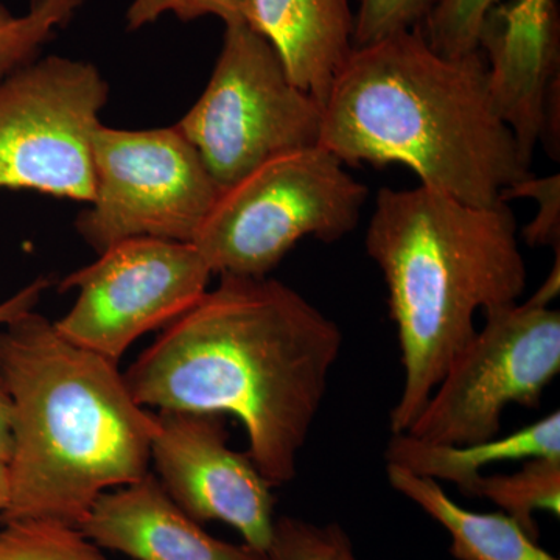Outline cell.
Returning a JSON list of instances; mask_svg holds the SVG:
<instances>
[{
	"label": "cell",
	"instance_id": "6da1fadb",
	"mask_svg": "<svg viewBox=\"0 0 560 560\" xmlns=\"http://www.w3.org/2000/svg\"><path fill=\"white\" fill-rule=\"evenodd\" d=\"M342 334L296 290L221 275L124 374L147 410L234 416L275 488L293 481Z\"/></svg>",
	"mask_w": 560,
	"mask_h": 560
},
{
	"label": "cell",
	"instance_id": "7a4b0ae2",
	"mask_svg": "<svg viewBox=\"0 0 560 560\" xmlns=\"http://www.w3.org/2000/svg\"><path fill=\"white\" fill-rule=\"evenodd\" d=\"M319 145L349 165H407L422 186L477 208L533 176L490 102L482 50L444 57L422 25L353 49L324 105Z\"/></svg>",
	"mask_w": 560,
	"mask_h": 560
},
{
	"label": "cell",
	"instance_id": "3957f363",
	"mask_svg": "<svg viewBox=\"0 0 560 560\" xmlns=\"http://www.w3.org/2000/svg\"><path fill=\"white\" fill-rule=\"evenodd\" d=\"M11 400L10 495L0 522L79 528L98 497L149 474L156 412L113 361L66 340L35 311L0 330Z\"/></svg>",
	"mask_w": 560,
	"mask_h": 560
},
{
	"label": "cell",
	"instance_id": "277c9868",
	"mask_svg": "<svg viewBox=\"0 0 560 560\" xmlns=\"http://www.w3.org/2000/svg\"><path fill=\"white\" fill-rule=\"evenodd\" d=\"M364 243L385 278L404 366L390 433H407L477 334L475 313L521 300L528 271L517 221L504 201L477 208L422 184L383 187Z\"/></svg>",
	"mask_w": 560,
	"mask_h": 560
},
{
	"label": "cell",
	"instance_id": "5b68a950",
	"mask_svg": "<svg viewBox=\"0 0 560 560\" xmlns=\"http://www.w3.org/2000/svg\"><path fill=\"white\" fill-rule=\"evenodd\" d=\"M368 197L323 145L291 151L221 191L194 245L212 275L267 278L302 238L335 242L355 230Z\"/></svg>",
	"mask_w": 560,
	"mask_h": 560
},
{
	"label": "cell",
	"instance_id": "8992f818",
	"mask_svg": "<svg viewBox=\"0 0 560 560\" xmlns=\"http://www.w3.org/2000/svg\"><path fill=\"white\" fill-rule=\"evenodd\" d=\"M221 191L261 164L319 145L323 108L246 21L231 22L201 97L176 124Z\"/></svg>",
	"mask_w": 560,
	"mask_h": 560
},
{
	"label": "cell",
	"instance_id": "52a82bcc",
	"mask_svg": "<svg viewBox=\"0 0 560 560\" xmlns=\"http://www.w3.org/2000/svg\"><path fill=\"white\" fill-rule=\"evenodd\" d=\"M108 97L97 66L58 55L0 81V191L33 190L90 205L92 142Z\"/></svg>",
	"mask_w": 560,
	"mask_h": 560
},
{
	"label": "cell",
	"instance_id": "ba28073f",
	"mask_svg": "<svg viewBox=\"0 0 560 560\" xmlns=\"http://www.w3.org/2000/svg\"><path fill=\"white\" fill-rule=\"evenodd\" d=\"M95 195L75 221L98 254L130 238L191 243L221 190L176 125L94 132Z\"/></svg>",
	"mask_w": 560,
	"mask_h": 560
},
{
	"label": "cell",
	"instance_id": "9c48e42d",
	"mask_svg": "<svg viewBox=\"0 0 560 560\" xmlns=\"http://www.w3.org/2000/svg\"><path fill=\"white\" fill-rule=\"evenodd\" d=\"M485 315V327L452 360L410 436L444 445L492 440L510 405L539 407L558 377L559 311L530 298Z\"/></svg>",
	"mask_w": 560,
	"mask_h": 560
},
{
	"label": "cell",
	"instance_id": "30bf717a",
	"mask_svg": "<svg viewBox=\"0 0 560 560\" xmlns=\"http://www.w3.org/2000/svg\"><path fill=\"white\" fill-rule=\"evenodd\" d=\"M70 272L60 291H79L55 320L60 335L113 363L149 331L171 326L208 291L209 265L191 243L130 238Z\"/></svg>",
	"mask_w": 560,
	"mask_h": 560
},
{
	"label": "cell",
	"instance_id": "8fae6325",
	"mask_svg": "<svg viewBox=\"0 0 560 560\" xmlns=\"http://www.w3.org/2000/svg\"><path fill=\"white\" fill-rule=\"evenodd\" d=\"M151 460L171 499L195 522H223L254 550L275 534V495L248 453L228 445L226 419L212 412H156Z\"/></svg>",
	"mask_w": 560,
	"mask_h": 560
},
{
	"label": "cell",
	"instance_id": "7c38bea8",
	"mask_svg": "<svg viewBox=\"0 0 560 560\" xmlns=\"http://www.w3.org/2000/svg\"><path fill=\"white\" fill-rule=\"evenodd\" d=\"M480 49L488 61L490 102L523 160L537 142L559 160V14L556 0H511L490 11Z\"/></svg>",
	"mask_w": 560,
	"mask_h": 560
},
{
	"label": "cell",
	"instance_id": "4fadbf2b",
	"mask_svg": "<svg viewBox=\"0 0 560 560\" xmlns=\"http://www.w3.org/2000/svg\"><path fill=\"white\" fill-rule=\"evenodd\" d=\"M97 547L136 560H268L248 545L210 536L149 474L103 493L79 526Z\"/></svg>",
	"mask_w": 560,
	"mask_h": 560
},
{
	"label": "cell",
	"instance_id": "5bb4252c",
	"mask_svg": "<svg viewBox=\"0 0 560 560\" xmlns=\"http://www.w3.org/2000/svg\"><path fill=\"white\" fill-rule=\"evenodd\" d=\"M246 22L275 47L290 80L324 108L355 49L350 0H249Z\"/></svg>",
	"mask_w": 560,
	"mask_h": 560
},
{
	"label": "cell",
	"instance_id": "9a60e30c",
	"mask_svg": "<svg viewBox=\"0 0 560 560\" xmlns=\"http://www.w3.org/2000/svg\"><path fill=\"white\" fill-rule=\"evenodd\" d=\"M560 458V412L515 431L510 436L475 442L467 445L431 444L410 434H393L386 459L401 469L458 486L464 495H470L482 470L504 460Z\"/></svg>",
	"mask_w": 560,
	"mask_h": 560
},
{
	"label": "cell",
	"instance_id": "2e32d148",
	"mask_svg": "<svg viewBox=\"0 0 560 560\" xmlns=\"http://www.w3.org/2000/svg\"><path fill=\"white\" fill-rule=\"evenodd\" d=\"M390 488L407 497L451 534L458 560H559L504 512L480 514L455 503L431 478L388 464Z\"/></svg>",
	"mask_w": 560,
	"mask_h": 560
},
{
	"label": "cell",
	"instance_id": "e0dca14e",
	"mask_svg": "<svg viewBox=\"0 0 560 560\" xmlns=\"http://www.w3.org/2000/svg\"><path fill=\"white\" fill-rule=\"evenodd\" d=\"M469 497L492 501L533 539L539 540L534 514L537 511L560 514V458L539 456L526 459L514 474L481 475Z\"/></svg>",
	"mask_w": 560,
	"mask_h": 560
},
{
	"label": "cell",
	"instance_id": "ac0fdd59",
	"mask_svg": "<svg viewBox=\"0 0 560 560\" xmlns=\"http://www.w3.org/2000/svg\"><path fill=\"white\" fill-rule=\"evenodd\" d=\"M86 0H31L13 14L0 0V81L38 60L44 44L73 20Z\"/></svg>",
	"mask_w": 560,
	"mask_h": 560
},
{
	"label": "cell",
	"instance_id": "d6986e66",
	"mask_svg": "<svg viewBox=\"0 0 560 560\" xmlns=\"http://www.w3.org/2000/svg\"><path fill=\"white\" fill-rule=\"evenodd\" d=\"M0 560H108L75 526L50 521L3 523Z\"/></svg>",
	"mask_w": 560,
	"mask_h": 560
},
{
	"label": "cell",
	"instance_id": "ffe728a7",
	"mask_svg": "<svg viewBox=\"0 0 560 560\" xmlns=\"http://www.w3.org/2000/svg\"><path fill=\"white\" fill-rule=\"evenodd\" d=\"M501 0H438L422 24L430 47L447 58L480 50L482 24Z\"/></svg>",
	"mask_w": 560,
	"mask_h": 560
},
{
	"label": "cell",
	"instance_id": "44dd1931",
	"mask_svg": "<svg viewBox=\"0 0 560 560\" xmlns=\"http://www.w3.org/2000/svg\"><path fill=\"white\" fill-rule=\"evenodd\" d=\"M268 560H359L346 530L337 523L276 518Z\"/></svg>",
	"mask_w": 560,
	"mask_h": 560
},
{
	"label": "cell",
	"instance_id": "7402d4cb",
	"mask_svg": "<svg viewBox=\"0 0 560 560\" xmlns=\"http://www.w3.org/2000/svg\"><path fill=\"white\" fill-rule=\"evenodd\" d=\"M438 0H359L353 14V47L370 46L425 22Z\"/></svg>",
	"mask_w": 560,
	"mask_h": 560
},
{
	"label": "cell",
	"instance_id": "603a6c76",
	"mask_svg": "<svg viewBox=\"0 0 560 560\" xmlns=\"http://www.w3.org/2000/svg\"><path fill=\"white\" fill-rule=\"evenodd\" d=\"M249 0H131L127 10V28L140 31L160 21L164 14H173L183 22L217 16L224 22L246 21Z\"/></svg>",
	"mask_w": 560,
	"mask_h": 560
},
{
	"label": "cell",
	"instance_id": "cb8c5ba5",
	"mask_svg": "<svg viewBox=\"0 0 560 560\" xmlns=\"http://www.w3.org/2000/svg\"><path fill=\"white\" fill-rule=\"evenodd\" d=\"M529 197L539 205L536 219L528 226L523 228V238L530 246H552L559 249L560 245V176L551 175L547 178H529L512 184L501 194V201L508 202L511 198Z\"/></svg>",
	"mask_w": 560,
	"mask_h": 560
},
{
	"label": "cell",
	"instance_id": "d4e9b609",
	"mask_svg": "<svg viewBox=\"0 0 560 560\" xmlns=\"http://www.w3.org/2000/svg\"><path fill=\"white\" fill-rule=\"evenodd\" d=\"M50 280L38 278L18 291L9 300L0 302V326H5L10 320L20 318L24 313L35 311L43 298L44 291L49 289Z\"/></svg>",
	"mask_w": 560,
	"mask_h": 560
},
{
	"label": "cell",
	"instance_id": "484cf974",
	"mask_svg": "<svg viewBox=\"0 0 560 560\" xmlns=\"http://www.w3.org/2000/svg\"><path fill=\"white\" fill-rule=\"evenodd\" d=\"M11 400L9 390L0 377V463L9 464L11 456Z\"/></svg>",
	"mask_w": 560,
	"mask_h": 560
},
{
	"label": "cell",
	"instance_id": "4316f807",
	"mask_svg": "<svg viewBox=\"0 0 560 560\" xmlns=\"http://www.w3.org/2000/svg\"><path fill=\"white\" fill-rule=\"evenodd\" d=\"M10 495V478L9 467L7 464L0 463V512L5 510Z\"/></svg>",
	"mask_w": 560,
	"mask_h": 560
}]
</instances>
